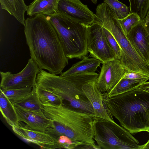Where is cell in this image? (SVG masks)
<instances>
[{
  "mask_svg": "<svg viewBox=\"0 0 149 149\" xmlns=\"http://www.w3.org/2000/svg\"><path fill=\"white\" fill-rule=\"evenodd\" d=\"M24 32L31 58L40 69L56 75L68 65L58 34L47 15L38 14L27 18Z\"/></svg>",
  "mask_w": 149,
  "mask_h": 149,
  "instance_id": "obj_1",
  "label": "cell"
},
{
  "mask_svg": "<svg viewBox=\"0 0 149 149\" xmlns=\"http://www.w3.org/2000/svg\"><path fill=\"white\" fill-rule=\"evenodd\" d=\"M138 87L111 97L102 93L109 115L131 134L149 130V92Z\"/></svg>",
  "mask_w": 149,
  "mask_h": 149,
  "instance_id": "obj_2",
  "label": "cell"
},
{
  "mask_svg": "<svg viewBox=\"0 0 149 149\" xmlns=\"http://www.w3.org/2000/svg\"><path fill=\"white\" fill-rule=\"evenodd\" d=\"M46 117L59 123L65 130L64 136L76 148L98 149L94 139V115L63 104H42Z\"/></svg>",
  "mask_w": 149,
  "mask_h": 149,
  "instance_id": "obj_3",
  "label": "cell"
},
{
  "mask_svg": "<svg viewBox=\"0 0 149 149\" xmlns=\"http://www.w3.org/2000/svg\"><path fill=\"white\" fill-rule=\"evenodd\" d=\"M94 22L109 31L116 40L121 51L120 60L126 70L149 77V64L136 51L117 24L112 11L107 4L96 9Z\"/></svg>",
  "mask_w": 149,
  "mask_h": 149,
  "instance_id": "obj_4",
  "label": "cell"
},
{
  "mask_svg": "<svg viewBox=\"0 0 149 149\" xmlns=\"http://www.w3.org/2000/svg\"><path fill=\"white\" fill-rule=\"evenodd\" d=\"M36 83L62 98L65 105L94 115L93 107L84 94L82 84L40 69Z\"/></svg>",
  "mask_w": 149,
  "mask_h": 149,
  "instance_id": "obj_5",
  "label": "cell"
},
{
  "mask_svg": "<svg viewBox=\"0 0 149 149\" xmlns=\"http://www.w3.org/2000/svg\"><path fill=\"white\" fill-rule=\"evenodd\" d=\"M55 29L68 59H81L88 54V26L57 12L47 15Z\"/></svg>",
  "mask_w": 149,
  "mask_h": 149,
  "instance_id": "obj_6",
  "label": "cell"
},
{
  "mask_svg": "<svg viewBox=\"0 0 149 149\" xmlns=\"http://www.w3.org/2000/svg\"><path fill=\"white\" fill-rule=\"evenodd\" d=\"M94 139L98 149H140L139 141L114 121L95 117Z\"/></svg>",
  "mask_w": 149,
  "mask_h": 149,
  "instance_id": "obj_7",
  "label": "cell"
},
{
  "mask_svg": "<svg viewBox=\"0 0 149 149\" xmlns=\"http://www.w3.org/2000/svg\"><path fill=\"white\" fill-rule=\"evenodd\" d=\"M87 49L91 56L100 60L102 63L116 58L103 27L95 22L88 26Z\"/></svg>",
  "mask_w": 149,
  "mask_h": 149,
  "instance_id": "obj_8",
  "label": "cell"
},
{
  "mask_svg": "<svg viewBox=\"0 0 149 149\" xmlns=\"http://www.w3.org/2000/svg\"><path fill=\"white\" fill-rule=\"evenodd\" d=\"M40 70L36 63L31 58L25 67L17 73L13 74L10 72H0V88L6 90L33 87L36 84L37 76Z\"/></svg>",
  "mask_w": 149,
  "mask_h": 149,
  "instance_id": "obj_9",
  "label": "cell"
},
{
  "mask_svg": "<svg viewBox=\"0 0 149 149\" xmlns=\"http://www.w3.org/2000/svg\"><path fill=\"white\" fill-rule=\"evenodd\" d=\"M102 63L101 71L96 81V85L102 93L108 95L127 72L117 58Z\"/></svg>",
  "mask_w": 149,
  "mask_h": 149,
  "instance_id": "obj_10",
  "label": "cell"
},
{
  "mask_svg": "<svg viewBox=\"0 0 149 149\" xmlns=\"http://www.w3.org/2000/svg\"><path fill=\"white\" fill-rule=\"evenodd\" d=\"M57 12L86 26L94 22L95 14L80 0H60Z\"/></svg>",
  "mask_w": 149,
  "mask_h": 149,
  "instance_id": "obj_11",
  "label": "cell"
},
{
  "mask_svg": "<svg viewBox=\"0 0 149 149\" xmlns=\"http://www.w3.org/2000/svg\"><path fill=\"white\" fill-rule=\"evenodd\" d=\"M19 122L32 130L46 132L51 127L53 120L45 115L42 110L37 111L15 106Z\"/></svg>",
  "mask_w": 149,
  "mask_h": 149,
  "instance_id": "obj_12",
  "label": "cell"
},
{
  "mask_svg": "<svg viewBox=\"0 0 149 149\" xmlns=\"http://www.w3.org/2000/svg\"><path fill=\"white\" fill-rule=\"evenodd\" d=\"M12 127L13 131L19 136L29 142L36 144L41 148H58L53 137L45 132L32 130L21 125Z\"/></svg>",
  "mask_w": 149,
  "mask_h": 149,
  "instance_id": "obj_13",
  "label": "cell"
},
{
  "mask_svg": "<svg viewBox=\"0 0 149 149\" xmlns=\"http://www.w3.org/2000/svg\"><path fill=\"white\" fill-rule=\"evenodd\" d=\"M126 36L140 55L149 64V34L141 20Z\"/></svg>",
  "mask_w": 149,
  "mask_h": 149,
  "instance_id": "obj_14",
  "label": "cell"
},
{
  "mask_svg": "<svg viewBox=\"0 0 149 149\" xmlns=\"http://www.w3.org/2000/svg\"><path fill=\"white\" fill-rule=\"evenodd\" d=\"M82 88L93 107L95 117L114 121L104 105L102 93L97 88L96 82L86 83L83 86Z\"/></svg>",
  "mask_w": 149,
  "mask_h": 149,
  "instance_id": "obj_15",
  "label": "cell"
},
{
  "mask_svg": "<svg viewBox=\"0 0 149 149\" xmlns=\"http://www.w3.org/2000/svg\"><path fill=\"white\" fill-rule=\"evenodd\" d=\"M82 58L73 64L68 70L62 72L60 76L65 77L77 74L95 72L102 63L101 61L94 57L89 58L86 56Z\"/></svg>",
  "mask_w": 149,
  "mask_h": 149,
  "instance_id": "obj_16",
  "label": "cell"
},
{
  "mask_svg": "<svg viewBox=\"0 0 149 149\" xmlns=\"http://www.w3.org/2000/svg\"><path fill=\"white\" fill-rule=\"evenodd\" d=\"M58 0H34L28 6L27 14L30 16L38 14L46 15L57 12Z\"/></svg>",
  "mask_w": 149,
  "mask_h": 149,
  "instance_id": "obj_17",
  "label": "cell"
},
{
  "mask_svg": "<svg viewBox=\"0 0 149 149\" xmlns=\"http://www.w3.org/2000/svg\"><path fill=\"white\" fill-rule=\"evenodd\" d=\"M0 2L2 9L6 10L24 26V14L27 11L28 6L25 4L24 0H0Z\"/></svg>",
  "mask_w": 149,
  "mask_h": 149,
  "instance_id": "obj_18",
  "label": "cell"
},
{
  "mask_svg": "<svg viewBox=\"0 0 149 149\" xmlns=\"http://www.w3.org/2000/svg\"><path fill=\"white\" fill-rule=\"evenodd\" d=\"M0 110L7 123L12 127L20 125L15 106L6 96L0 93Z\"/></svg>",
  "mask_w": 149,
  "mask_h": 149,
  "instance_id": "obj_19",
  "label": "cell"
},
{
  "mask_svg": "<svg viewBox=\"0 0 149 149\" xmlns=\"http://www.w3.org/2000/svg\"><path fill=\"white\" fill-rule=\"evenodd\" d=\"M149 79L145 78L132 79L122 78L109 94H106L111 97L126 92L139 86Z\"/></svg>",
  "mask_w": 149,
  "mask_h": 149,
  "instance_id": "obj_20",
  "label": "cell"
},
{
  "mask_svg": "<svg viewBox=\"0 0 149 149\" xmlns=\"http://www.w3.org/2000/svg\"><path fill=\"white\" fill-rule=\"evenodd\" d=\"M13 105L15 107L31 111H38L42 110V105L36 91L35 85L29 94Z\"/></svg>",
  "mask_w": 149,
  "mask_h": 149,
  "instance_id": "obj_21",
  "label": "cell"
},
{
  "mask_svg": "<svg viewBox=\"0 0 149 149\" xmlns=\"http://www.w3.org/2000/svg\"><path fill=\"white\" fill-rule=\"evenodd\" d=\"M36 91L42 104L51 103L60 105L63 104V99L36 83Z\"/></svg>",
  "mask_w": 149,
  "mask_h": 149,
  "instance_id": "obj_22",
  "label": "cell"
},
{
  "mask_svg": "<svg viewBox=\"0 0 149 149\" xmlns=\"http://www.w3.org/2000/svg\"><path fill=\"white\" fill-rule=\"evenodd\" d=\"M33 87H26L20 88L2 90L0 93L6 96L13 104L20 101L31 92Z\"/></svg>",
  "mask_w": 149,
  "mask_h": 149,
  "instance_id": "obj_23",
  "label": "cell"
},
{
  "mask_svg": "<svg viewBox=\"0 0 149 149\" xmlns=\"http://www.w3.org/2000/svg\"><path fill=\"white\" fill-rule=\"evenodd\" d=\"M116 20L117 24L126 35L133 27L141 20V17L137 14L130 12L125 18Z\"/></svg>",
  "mask_w": 149,
  "mask_h": 149,
  "instance_id": "obj_24",
  "label": "cell"
},
{
  "mask_svg": "<svg viewBox=\"0 0 149 149\" xmlns=\"http://www.w3.org/2000/svg\"><path fill=\"white\" fill-rule=\"evenodd\" d=\"M113 13L116 19H121L126 17L130 13V7L118 0H103Z\"/></svg>",
  "mask_w": 149,
  "mask_h": 149,
  "instance_id": "obj_25",
  "label": "cell"
},
{
  "mask_svg": "<svg viewBox=\"0 0 149 149\" xmlns=\"http://www.w3.org/2000/svg\"><path fill=\"white\" fill-rule=\"evenodd\" d=\"M130 12L137 14L141 19L146 16L149 9V0H129Z\"/></svg>",
  "mask_w": 149,
  "mask_h": 149,
  "instance_id": "obj_26",
  "label": "cell"
},
{
  "mask_svg": "<svg viewBox=\"0 0 149 149\" xmlns=\"http://www.w3.org/2000/svg\"><path fill=\"white\" fill-rule=\"evenodd\" d=\"M103 29L108 43L114 52L116 58L120 60L121 51L118 44L113 35L109 31L103 27Z\"/></svg>",
  "mask_w": 149,
  "mask_h": 149,
  "instance_id": "obj_27",
  "label": "cell"
},
{
  "mask_svg": "<svg viewBox=\"0 0 149 149\" xmlns=\"http://www.w3.org/2000/svg\"><path fill=\"white\" fill-rule=\"evenodd\" d=\"M122 78L132 79L145 78L149 79V77L147 75L136 72H126Z\"/></svg>",
  "mask_w": 149,
  "mask_h": 149,
  "instance_id": "obj_28",
  "label": "cell"
},
{
  "mask_svg": "<svg viewBox=\"0 0 149 149\" xmlns=\"http://www.w3.org/2000/svg\"><path fill=\"white\" fill-rule=\"evenodd\" d=\"M141 22L149 34V15L146 17L144 19H141Z\"/></svg>",
  "mask_w": 149,
  "mask_h": 149,
  "instance_id": "obj_29",
  "label": "cell"
},
{
  "mask_svg": "<svg viewBox=\"0 0 149 149\" xmlns=\"http://www.w3.org/2000/svg\"><path fill=\"white\" fill-rule=\"evenodd\" d=\"M138 87L140 89L149 92V81L146 82L142 84Z\"/></svg>",
  "mask_w": 149,
  "mask_h": 149,
  "instance_id": "obj_30",
  "label": "cell"
},
{
  "mask_svg": "<svg viewBox=\"0 0 149 149\" xmlns=\"http://www.w3.org/2000/svg\"><path fill=\"white\" fill-rule=\"evenodd\" d=\"M149 149V139L145 144L140 145V149Z\"/></svg>",
  "mask_w": 149,
  "mask_h": 149,
  "instance_id": "obj_31",
  "label": "cell"
},
{
  "mask_svg": "<svg viewBox=\"0 0 149 149\" xmlns=\"http://www.w3.org/2000/svg\"><path fill=\"white\" fill-rule=\"evenodd\" d=\"M92 1V2L95 4L96 3H97V0H91Z\"/></svg>",
  "mask_w": 149,
  "mask_h": 149,
  "instance_id": "obj_32",
  "label": "cell"
},
{
  "mask_svg": "<svg viewBox=\"0 0 149 149\" xmlns=\"http://www.w3.org/2000/svg\"><path fill=\"white\" fill-rule=\"evenodd\" d=\"M149 15V10H148V11L147 13V15H146V16H148Z\"/></svg>",
  "mask_w": 149,
  "mask_h": 149,
  "instance_id": "obj_33",
  "label": "cell"
},
{
  "mask_svg": "<svg viewBox=\"0 0 149 149\" xmlns=\"http://www.w3.org/2000/svg\"><path fill=\"white\" fill-rule=\"evenodd\" d=\"M148 132L149 133V130Z\"/></svg>",
  "mask_w": 149,
  "mask_h": 149,
  "instance_id": "obj_34",
  "label": "cell"
},
{
  "mask_svg": "<svg viewBox=\"0 0 149 149\" xmlns=\"http://www.w3.org/2000/svg\"></svg>",
  "mask_w": 149,
  "mask_h": 149,
  "instance_id": "obj_35",
  "label": "cell"
},
{
  "mask_svg": "<svg viewBox=\"0 0 149 149\" xmlns=\"http://www.w3.org/2000/svg\"><path fill=\"white\" fill-rule=\"evenodd\" d=\"M59 0V1H60V0Z\"/></svg>",
  "mask_w": 149,
  "mask_h": 149,
  "instance_id": "obj_36",
  "label": "cell"
}]
</instances>
